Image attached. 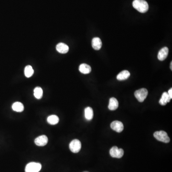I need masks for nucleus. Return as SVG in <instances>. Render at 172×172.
<instances>
[{
	"mask_svg": "<svg viewBox=\"0 0 172 172\" xmlns=\"http://www.w3.org/2000/svg\"><path fill=\"white\" fill-rule=\"evenodd\" d=\"M132 5L136 10L141 13H145L149 9V5L144 0H134Z\"/></svg>",
	"mask_w": 172,
	"mask_h": 172,
	"instance_id": "nucleus-1",
	"label": "nucleus"
},
{
	"mask_svg": "<svg viewBox=\"0 0 172 172\" xmlns=\"http://www.w3.org/2000/svg\"><path fill=\"white\" fill-rule=\"evenodd\" d=\"M153 136L157 140L164 143H168L170 141L167 133L163 130L156 131L153 134Z\"/></svg>",
	"mask_w": 172,
	"mask_h": 172,
	"instance_id": "nucleus-2",
	"label": "nucleus"
},
{
	"mask_svg": "<svg viewBox=\"0 0 172 172\" xmlns=\"http://www.w3.org/2000/svg\"><path fill=\"white\" fill-rule=\"evenodd\" d=\"M148 94L147 89L142 88L136 91L134 93V96L138 101L140 103H142L145 100Z\"/></svg>",
	"mask_w": 172,
	"mask_h": 172,
	"instance_id": "nucleus-3",
	"label": "nucleus"
},
{
	"mask_svg": "<svg viewBox=\"0 0 172 172\" xmlns=\"http://www.w3.org/2000/svg\"><path fill=\"white\" fill-rule=\"evenodd\" d=\"M42 165L39 163L31 162L26 165L25 172H39L41 170Z\"/></svg>",
	"mask_w": 172,
	"mask_h": 172,
	"instance_id": "nucleus-4",
	"label": "nucleus"
},
{
	"mask_svg": "<svg viewBox=\"0 0 172 172\" xmlns=\"http://www.w3.org/2000/svg\"><path fill=\"white\" fill-rule=\"evenodd\" d=\"M81 148V143L78 139L73 140L69 144V149L73 153H78Z\"/></svg>",
	"mask_w": 172,
	"mask_h": 172,
	"instance_id": "nucleus-5",
	"label": "nucleus"
},
{
	"mask_svg": "<svg viewBox=\"0 0 172 172\" xmlns=\"http://www.w3.org/2000/svg\"><path fill=\"white\" fill-rule=\"evenodd\" d=\"M110 156L114 158H120L124 154V151L122 149H119L117 146H114L109 151Z\"/></svg>",
	"mask_w": 172,
	"mask_h": 172,
	"instance_id": "nucleus-6",
	"label": "nucleus"
},
{
	"mask_svg": "<svg viewBox=\"0 0 172 172\" xmlns=\"http://www.w3.org/2000/svg\"><path fill=\"white\" fill-rule=\"evenodd\" d=\"M110 127L113 130L117 132H121L124 130V125L122 122L118 120L113 121L110 125Z\"/></svg>",
	"mask_w": 172,
	"mask_h": 172,
	"instance_id": "nucleus-7",
	"label": "nucleus"
},
{
	"mask_svg": "<svg viewBox=\"0 0 172 172\" xmlns=\"http://www.w3.org/2000/svg\"><path fill=\"white\" fill-rule=\"evenodd\" d=\"M47 137L45 135L40 136L35 140V143L38 146H44L47 144L48 142Z\"/></svg>",
	"mask_w": 172,
	"mask_h": 172,
	"instance_id": "nucleus-8",
	"label": "nucleus"
},
{
	"mask_svg": "<svg viewBox=\"0 0 172 172\" xmlns=\"http://www.w3.org/2000/svg\"><path fill=\"white\" fill-rule=\"evenodd\" d=\"M169 49L167 47H164L158 52V59L159 60L164 61L168 56Z\"/></svg>",
	"mask_w": 172,
	"mask_h": 172,
	"instance_id": "nucleus-9",
	"label": "nucleus"
},
{
	"mask_svg": "<svg viewBox=\"0 0 172 172\" xmlns=\"http://www.w3.org/2000/svg\"><path fill=\"white\" fill-rule=\"evenodd\" d=\"M56 49L59 53L66 54L69 52V47L64 43H60L56 46Z\"/></svg>",
	"mask_w": 172,
	"mask_h": 172,
	"instance_id": "nucleus-10",
	"label": "nucleus"
},
{
	"mask_svg": "<svg viewBox=\"0 0 172 172\" xmlns=\"http://www.w3.org/2000/svg\"><path fill=\"white\" fill-rule=\"evenodd\" d=\"M102 42L99 37H95L92 40V47L96 50H99L102 47Z\"/></svg>",
	"mask_w": 172,
	"mask_h": 172,
	"instance_id": "nucleus-11",
	"label": "nucleus"
},
{
	"mask_svg": "<svg viewBox=\"0 0 172 172\" xmlns=\"http://www.w3.org/2000/svg\"><path fill=\"white\" fill-rule=\"evenodd\" d=\"M119 106L118 101L115 97H112L109 100L108 108L110 110H115L117 109Z\"/></svg>",
	"mask_w": 172,
	"mask_h": 172,
	"instance_id": "nucleus-12",
	"label": "nucleus"
},
{
	"mask_svg": "<svg viewBox=\"0 0 172 172\" xmlns=\"http://www.w3.org/2000/svg\"><path fill=\"white\" fill-rule=\"evenodd\" d=\"M171 99L168 93L166 92H164L163 93L162 95L161 98L159 101V103L161 105H165L167 103L170 102Z\"/></svg>",
	"mask_w": 172,
	"mask_h": 172,
	"instance_id": "nucleus-13",
	"label": "nucleus"
},
{
	"mask_svg": "<svg viewBox=\"0 0 172 172\" xmlns=\"http://www.w3.org/2000/svg\"><path fill=\"white\" fill-rule=\"evenodd\" d=\"M79 70L81 73L84 74H88L90 73L92 71L91 66L88 64H82L79 67Z\"/></svg>",
	"mask_w": 172,
	"mask_h": 172,
	"instance_id": "nucleus-14",
	"label": "nucleus"
},
{
	"mask_svg": "<svg viewBox=\"0 0 172 172\" xmlns=\"http://www.w3.org/2000/svg\"><path fill=\"white\" fill-rule=\"evenodd\" d=\"M130 76V73L127 70H124L120 72L117 76L118 80H125L128 79Z\"/></svg>",
	"mask_w": 172,
	"mask_h": 172,
	"instance_id": "nucleus-15",
	"label": "nucleus"
},
{
	"mask_svg": "<svg viewBox=\"0 0 172 172\" xmlns=\"http://www.w3.org/2000/svg\"><path fill=\"white\" fill-rule=\"evenodd\" d=\"M85 117L88 120H91L93 118V110L90 107L86 108L85 109Z\"/></svg>",
	"mask_w": 172,
	"mask_h": 172,
	"instance_id": "nucleus-16",
	"label": "nucleus"
},
{
	"mask_svg": "<svg viewBox=\"0 0 172 172\" xmlns=\"http://www.w3.org/2000/svg\"><path fill=\"white\" fill-rule=\"evenodd\" d=\"M12 109H13L14 112L21 113L24 111V106L20 102H15L12 105Z\"/></svg>",
	"mask_w": 172,
	"mask_h": 172,
	"instance_id": "nucleus-17",
	"label": "nucleus"
},
{
	"mask_svg": "<svg viewBox=\"0 0 172 172\" xmlns=\"http://www.w3.org/2000/svg\"><path fill=\"white\" fill-rule=\"evenodd\" d=\"M47 122L49 124L54 125H57L58 123L59 119L57 115H52L48 117L47 119Z\"/></svg>",
	"mask_w": 172,
	"mask_h": 172,
	"instance_id": "nucleus-18",
	"label": "nucleus"
},
{
	"mask_svg": "<svg viewBox=\"0 0 172 172\" xmlns=\"http://www.w3.org/2000/svg\"><path fill=\"white\" fill-rule=\"evenodd\" d=\"M34 96L36 99H41L43 97V91L42 88L40 87H36L34 91Z\"/></svg>",
	"mask_w": 172,
	"mask_h": 172,
	"instance_id": "nucleus-19",
	"label": "nucleus"
},
{
	"mask_svg": "<svg viewBox=\"0 0 172 172\" xmlns=\"http://www.w3.org/2000/svg\"><path fill=\"white\" fill-rule=\"evenodd\" d=\"M34 71L32 66L28 65L26 66L25 69V75L26 78H30L33 76Z\"/></svg>",
	"mask_w": 172,
	"mask_h": 172,
	"instance_id": "nucleus-20",
	"label": "nucleus"
},
{
	"mask_svg": "<svg viewBox=\"0 0 172 172\" xmlns=\"http://www.w3.org/2000/svg\"><path fill=\"white\" fill-rule=\"evenodd\" d=\"M168 94L169 95V96H170V98L172 99V89L171 88L170 90L168 91Z\"/></svg>",
	"mask_w": 172,
	"mask_h": 172,
	"instance_id": "nucleus-21",
	"label": "nucleus"
},
{
	"mask_svg": "<svg viewBox=\"0 0 172 172\" xmlns=\"http://www.w3.org/2000/svg\"><path fill=\"white\" fill-rule=\"evenodd\" d=\"M170 69H171V70H172V62H171V64H170Z\"/></svg>",
	"mask_w": 172,
	"mask_h": 172,
	"instance_id": "nucleus-22",
	"label": "nucleus"
},
{
	"mask_svg": "<svg viewBox=\"0 0 172 172\" xmlns=\"http://www.w3.org/2000/svg\"></svg>",
	"mask_w": 172,
	"mask_h": 172,
	"instance_id": "nucleus-23",
	"label": "nucleus"
}]
</instances>
